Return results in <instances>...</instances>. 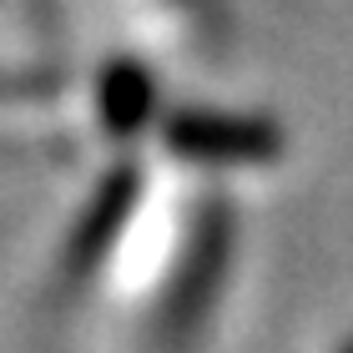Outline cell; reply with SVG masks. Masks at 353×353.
Here are the masks:
<instances>
[{
    "label": "cell",
    "mask_w": 353,
    "mask_h": 353,
    "mask_svg": "<svg viewBox=\"0 0 353 353\" xmlns=\"http://www.w3.org/2000/svg\"><path fill=\"white\" fill-rule=\"evenodd\" d=\"M167 147L192 162H272L283 152L278 126L222 111H182L167 121Z\"/></svg>",
    "instance_id": "obj_1"
},
{
    "label": "cell",
    "mask_w": 353,
    "mask_h": 353,
    "mask_svg": "<svg viewBox=\"0 0 353 353\" xmlns=\"http://www.w3.org/2000/svg\"><path fill=\"white\" fill-rule=\"evenodd\" d=\"M132 202H137V172L121 167V172L106 182V192L96 197L86 228H81V237H76V258H71L76 268H91V263H96V252H101L111 237L121 232V222H126V212H132Z\"/></svg>",
    "instance_id": "obj_2"
},
{
    "label": "cell",
    "mask_w": 353,
    "mask_h": 353,
    "mask_svg": "<svg viewBox=\"0 0 353 353\" xmlns=\"http://www.w3.org/2000/svg\"><path fill=\"white\" fill-rule=\"evenodd\" d=\"M147 111H152V81H147V71L132 66V61H121V66H111L101 76V117L111 132H137L141 121H147Z\"/></svg>",
    "instance_id": "obj_3"
},
{
    "label": "cell",
    "mask_w": 353,
    "mask_h": 353,
    "mask_svg": "<svg viewBox=\"0 0 353 353\" xmlns=\"http://www.w3.org/2000/svg\"><path fill=\"white\" fill-rule=\"evenodd\" d=\"M343 353H353V343H348V348H343Z\"/></svg>",
    "instance_id": "obj_4"
}]
</instances>
